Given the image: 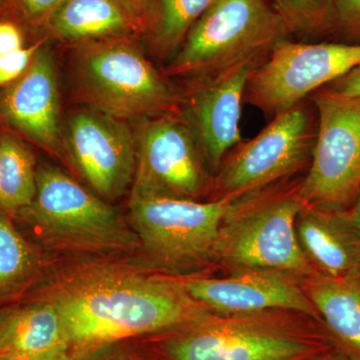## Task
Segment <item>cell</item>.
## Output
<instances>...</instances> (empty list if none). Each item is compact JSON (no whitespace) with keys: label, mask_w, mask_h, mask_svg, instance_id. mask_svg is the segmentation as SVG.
Here are the masks:
<instances>
[{"label":"cell","mask_w":360,"mask_h":360,"mask_svg":"<svg viewBox=\"0 0 360 360\" xmlns=\"http://www.w3.org/2000/svg\"><path fill=\"white\" fill-rule=\"evenodd\" d=\"M15 360H79L70 352H56V354L41 355V356L27 357Z\"/></svg>","instance_id":"cell-31"},{"label":"cell","mask_w":360,"mask_h":360,"mask_svg":"<svg viewBox=\"0 0 360 360\" xmlns=\"http://www.w3.org/2000/svg\"><path fill=\"white\" fill-rule=\"evenodd\" d=\"M304 291L326 328L360 356V274L307 277Z\"/></svg>","instance_id":"cell-19"},{"label":"cell","mask_w":360,"mask_h":360,"mask_svg":"<svg viewBox=\"0 0 360 360\" xmlns=\"http://www.w3.org/2000/svg\"><path fill=\"white\" fill-rule=\"evenodd\" d=\"M311 101L316 139L298 194L303 205L350 210L360 193V97L319 89Z\"/></svg>","instance_id":"cell-8"},{"label":"cell","mask_w":360,"mask_h":360,"mask_svg":"<svg viewBox=\"0 0 360 360\" xmlns=\"http://www.w3.org/2000/svg\"><path fill=\"white\" fill-rule=\"evenodd\" d=\"M167 343L172 360H309L338 342L330 331L314 340L253 319L208 317L180 328Z\"/></svg>","instance_id":"cell-10"},{"label":"cell","mask_w":360,"mask_h":360,"mask_svg":"<svg viewBox=\"0 0 360 360\" xmlns=\"http://www.w3.org/2000/svg\"><path fill=\"white\" fill-rule=\"evenodd\" d=\"M300 184L236 201L220 229L215 262L236 269H267L309 277L315 270L303 252L296 219L303 203Z\"/></svg>","instance_id":"cell-3"},{"label":"cell","mask_w":360,"mask_h":360,"mask_svg":"<svg viewBox=\"0 0 360 360\" xmlns=\"http://www.w3.org/2000/svg\"><path fill=\"white\" fill-rule=\"evenodd\" d=\"M214 0H153L150 22L151 44L158 54L179 52L193 25Z\"/></svg>","instance_id":"cell-22"},{"label":"cell","mask_w":360,"mask_h":360,"mask_svg":"<svg viewBox=\"0 0 360 360\" xmlns=\"http://www.w3.org/2000/svg\"><path fill=\"white\" fill-rule=\"evenodd\" d=\"M188 295L212 311L224 314H257L269 309L300 311L321 321L295 276L267 269H236L224 278L182 281Z\"/></svg>","instance_id":"cell-14"},{"label":"cell","mask_w":360,"mask_h":360,"mask_svg":"<svg viewBox=\"0 0 360 360\" xmlns=\"http://www.w3.org/2000/svg\"><path fill=\"white\" fill-rule=\"evenodd\" d=\"M175 111L142 129L131 195L198 200L212 191L213 179L198 141Z\"/></svg>","instance_id":"cell-11"},{"label":"cell","mask_w":360,"mask_h":360,"mask_svg":"<svg viewBox=\"0 0 360 360\" xmlns=\"http://www.w3.org/2000/svg\"><path fill=\"white\" fill-rule=\"evenodd\" d=\"M309 360H360V356L338 340L333 347Z\"/></svg>","instance_id":"cell-30"},{"label":"cell","mask_w":360,"mask_h":360,"mask_svg":"<svg viewBox=\"0 0 360 360\" xmlns=\"http://www.w3.org/2000/svg\"><path fill=\"white\" fill-rule=\"evenodd\" d=\"M304 101L274 115L262 131L225 158L213 179L212 200H238L309 167L317 131L316 110Z\"/></svg>","instance_id":"cell-6"},{"label":"cell","mask_w":360,"mask_h":360,"mask_svg":"<svg viewBox=\"0 0 360 360\" xmlns=\"http://www.w3.org/2000/svg\"><path fill=\"white\" fill-rule=\"evenodd\" d=\"M359 65L360 44L281 40L253 72L245 103L274 116Z\"/></svg>","instance_id":"cell-9"},{"label":"cell","mask_w":360,"mask_h":360,"mask_svg":"<svg viewBox=\"0 0 360 360\" xmlns=\"http://www.w3.org/2000/svg\"><path fill=\"white\" fill-rule=\"evenodd\" d=\"M23 49V37L18 25L0 21V56Z\"/></svg>","instance_id":"cell-28"},{"label":"cell","mask_w":360,"mask_h":360,"mask_svg":"<svg viewBox=\"0 0 360 360\" xmlns=\"http://www.w3.org/2000/svg\"><path fill=\"white\" fill-rule=\"evenodd\" d=\"M41 42L0 56V87H6L18 79L32 63Z\"/></svg>","instance_id":"cell-24"},{"label":"cell","mask_w":360,"mask_h":360,"mask_svg":"<svg viewBox=\"0 0 360 360\" xmlns=\"http://www.w3.org/2000/svg\"><path fill=\"white\" fill-rule=\"evenodd\" d=\"M296 233L317 274L329 277L360 274V229L349 210L303 205L296 219Z\"/></svg>","instance_id":"cell-16"},{"label":"cell","mask_w":360,"mask_h":360,"mask_svg":"<svg viewBox=\"0 0 360 360\" xmlns=\"http://www.w3.org/2000/svg\"><path fill=\"white\" fill-rule=\"evenodd\" d=\"M37 172L30 148L20 137L2 131L0 210L13 217L32 202L37 193Z\"/></svg>","instance_id":"cell-21"},{"label":"cell","mask_w":360,"mask_h":360,"mask_svg":"<svg viewBox=\"0 0 360 360\" xmlns=\"http://www.w3.org/2000/svg\"><path fill=\"white\" fill-rule=\"evenodd\" d=\"M77 75L87 103L117 120L160 116L179 104L174 89L127 40L85 45L77 56Z\"/></svg>","instance_id":"cell-5"},{"label":"cell","mask_w":360,"mask_h":360,"mask_svg":"<svg viewBox=\"0 0 360 360\" xmlns=\"http://www.w3.org/2000/svg\"><path fill=\"white\" fill-rule=\"evenodd\" d=\"M265 58L248 59L201 77L200 89L189 101L184 120L212 172H219L225 158L243 142L240 120L246 87Z\"/></svg>","instance_id":"cell-12"},{"label":"cell","mask_w":360,"mask_h":360,"mask_svg":"<svg viewBox=\"0 0 360 360\" xmlns=\"http://www.w3.org/2000/svg\"><path fill=\"white\" fill-rule=\"evenodd\" d=\"M141 32L148 30L153 0H122Z\"/></svg>","instance_id":"cell-29"},{"label":"cell","mask_w":360,"mask_h":360,"mask_svg":"<svg viewBox=\"0 0 360 360\" xmlns=\"http://www.w3.org/2000/svg\"><path fill=\"white\" fill-rule=\"evenodd\" d=\"M349 214L352 217V221L360 229V193L355 200L354 205L350 208Z\"/></svg>","instance_id":"cell-32"},{"label":"cell","mask_w":360,"mask_h":360,"mask_svg":"<svg viewBox=\"0 0 360 360\" xmlns=\"http://www.w3.org/2000/svg\"><path fill=\"white\" fill-rule=\"evenodd\" d=\"M63 352H70V338L58 310L49 300L26 297L0 310V360Z\"/></svg>","instance_id":"cell-17"},{"label":"cell","mask_w":360,"mask_h":360,"mask_svg":"<svg viewBox=\"0 0 360 360\" xmlns=\"http://www.w3.org/2000/svg\"><path fill=\"white\" fill-rule=\"evenodd\" d=\"M56 307L79 359L115 341L182 328L212 316L184 284L139 276H99L63 291Z\"/></svg>","instance_id":"cell-1"},{"label":"cell","mask_w":360,"mask_h":360,"mask_svg":"<svg viewBox=\"0 0 360 360\" xmlns=\"http://www.w3.org/2000/svg\"><path fill=\"white\" fill-rule=\"evenodd\" d=\"M7 2H8V0H0V8H1L2 6H6Z\"/></svg>","instance_id":"cell-34"},{"label":"cell","mask_w":360,"mask_h":360,"mask_svg":"<svg viewBox=\"0 0 360 360\" xmlns=\"http://www.w3.org/2000/svg\"><path fill=\"white\" fill-rule=\"evenodd\" d=\"M0 120L40 148H59V94L51 52L40 47L27 70L0 94Z\"/></svg>","instance_id":"cell-15"},{"label":"cell","mask_w":360,"mask_h":360,"mask_svg":"<svg viewBox=\"0 0 360 360\" xmlns=\"http://www.w3.org/2000/svg\"><path fill=\"white\" fill-rule=\"evenodd\" d=\"M335 33L350 41H359L360 0H335Z\"/></svg>","instance_id":"cell-25"},{"label":"cell","mask_w":360,"mask_h":360,"mask_svg":"<svg viewBox=\"0 0 360 360\" xmlns=\"http://www.w3.org/2000/svg\"><path fill=\"white\" fill-rule=\"evenodd\" d=\"M40 258L11 214L0 210V310L25 300L39 274Z\"/></svg>","instance_id":"cell-20"},{"label":"cell","mask_w":360,"mask_h":360,"mask_svg":"<svg viewBox=\"0 0 360 360\" xmlns=\"http://www.w3.org/2000/svg\"><path fill=\"white\" fill-rule=\"evenodd\" d=\"M1 139H2V131H0V162H1Z\"/></svg>","instance_id":"cell-33"},{"label":"cell","mask_w":360,"mask_h":360,"mask_svg":"<svg viewBox=\"0 0 360 360\" xmlns=\"http://www.w3.org/2000/svg\"><path fill=\"white\" fill-rule=\"evenodd\" d=\"M290 35L323 37L335 33V0H271Z\"/></svg>","instance_id":"cell-23"},{"label":"cell","mask_w":360,"mask_h":360,"mask_svg":"<svg viewBox=\"0 0 360 360\" xmlns=\"http://www.w3.org/2000/svg\"><path fill=\"white\" fill-rule=\"evenodd\" d=\"M321 89L336 96L360 97V65Z\"/></svg>","instance_id":"cell-27"},{"label":"cell","mask_w":360,"mask_h":360,"mask_svg":"<svg viewBox=\"0 0 360 360\" xmlns=\"http://www.w3.org/2000/svg\"><path fill=\"white\" fill-rule=\"evenodd\" d=\"M68 141L80 174L99 195L115 200L134 182L137 149L122 120L79 111L68 122Z\"/></svg>","instance_id":"cell-13"},{"label":"cell","mask_w":360,"mask_h":360,"mask_svg":"<svg viewBox=\"0 0 360 360\" xmlns=\"http://www.w3.org/2000/svg\"><path fill=\"white\" fill-rule=\"evenodd\" d=\"M65 0H18L21 13L30 25H39L49 22Z\"/></svg>","instance_id":"cell-26"},{"label":"cell","mask_w":360,"mask_h":360,"mask_svg":"<svg viewBox=\"0 0 360 360\" xmlns=\"http://www.w3.org/2000/svg\"><path fill=\"white\" fill-rule=\"evenodd\" d=\"M47 26L58 39L70 41L141 32L122 0H65L52 14Z\"/></svg>","instance_id":"cell-18"},{"label":"cell","mask_w":360,"mask_h":360,"mask_svg":"<svg viewBox=\"0 0 360 360\" xmlns=\"http://www.w3.org/2000/svg\"><path fill=\"white\" fill-rule=\"evenodd\" d=\"M236 201L131 195L130 221L155 264L182 271L215 262L220 229Z\"/></svg>","instance_id":"cell-7"},{"label":"cell","mask_w":360,"mask_h":360,"mask_svg":"<svg viewBox=\"0 0 360 360\" xmlns=\"http://www.w3.org/2000/svg\"><path fill=\"white\" fill-rule=\"evenodd\" d=\"M127 11H129V9H127Z\"/></svg>","instance_id":"cell-35"},{"label":"cell","mask_w":360,"mask_h":360,"mask_svg":"<svg viewBox=\"0 0 360 360\" xmlns=\"http://www.w3.org/2000/svg\"><path fill=\"white\" fill-rule=\"evenodd\" d=\"M13 219L27 239L75 250H127L139 240L110 205L49 165L37 167L34 198Z\"/></svg>","instance_id":"cell-2"},{"label":"cell","mask_w":360,"mask_h":360,"mask_svg":"<svg viewBox=\"0 0 360 360\" xmlns=\"http://www.w3.org/2000/svg\"><path fill=\"white\" fill-rule=\"evenodd\" d=\"M288 35L271 0H214L191 28L168 73L210 77L266 56Z\"/></svg>","instance_id":"cell-4"}]
</instances>
